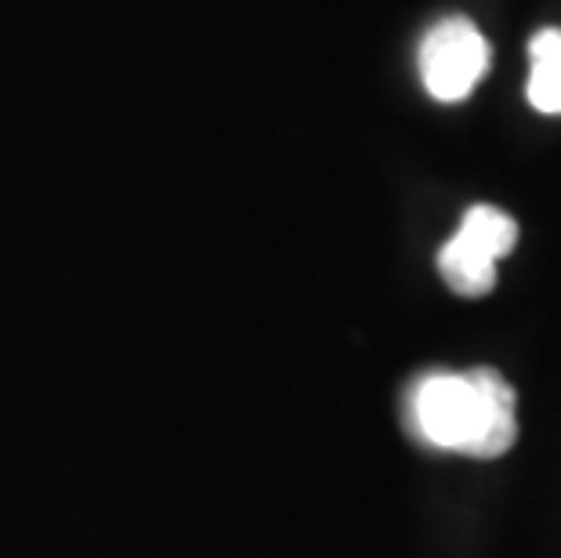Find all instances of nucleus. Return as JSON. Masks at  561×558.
<instances>
[{
  "mask_svg": "<svg viewBox=\"0 0 561 558\" xmlns=\"http://www.w3.org/2000/svg\"><path fill=\"white\" fill-rule=\"evenodd\" d=\"M489 69V44L471 19H442L421 44L424 88L438 102H463Z\"/></svg>",
  "mask_w": 561,
  "mask_h": 558,
  "instance_id": "obj_3",
  "label": "nucleus"
},
{
  "mask_svg": "<svg viewBox=\"0 0 561 558\" xmlns=\"http://www.w3.org/2000/svg\"><path fill=\"white\" fill-rule=\"evenodd\" d=\"M529 105L543 116H561V30L547 26L529 41Z\"/></svg>",
  "mask_w": 561,
  "mask_h": 558,
  "instance_id": "obj_4",
  "label": "nucleus"
},
{
  "mask_svg": "<svg viewBox=\"0 0 561 558\" xmlns=\"http://www.w3.org/2000/svg\"><path fill=\"white\" fill-rule=\"evenodd\" d=\"M518 396L493 366L424 374L410 388L413 432L438 449L479 460L504 457L518 439Z\"/></svg>",
  "mask_w": 561,
  "mask_h": 558,
  "instance_id": "obj_1",
  "label": "nucleus"
},
{
  "mask_svg": "<svg viewBox=\"0 0 561 558\" xmlns=\"http://www.w3.org/2000/svg\"><path fill=\"white\" fill-rule=\"evenodd\" d=\"M518 243V221L493 204H474L438 251V272L460 298H485L496 287V261Z\"/></svg>",
  "mask_w": 561,
  "mask_h": 558,
  "instance_id": "obj_2",
  "label": "nucleus"
}]
</instances>
